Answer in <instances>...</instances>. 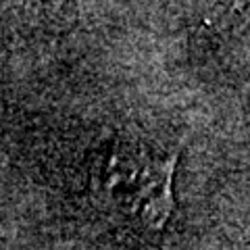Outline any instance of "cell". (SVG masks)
<instances>
[{
  "label": "cell",
  "mask_w": 250,
  "mask_h": 250,
  "mask_svg": "<svg viewBox=\"0 0 250 250\" xmlns=\"http://www.w3.org/2000/svg\"><path fill=\"white\" fill-rule=\"evenodd\" d=\"M179 152L165 159L136 148H121L111 156L106 169L108 188H127L129 210L150 229H163L175 208L173 177Z\"/></svg>",
  "instance_id": "cell-1"
}]
</instances>
